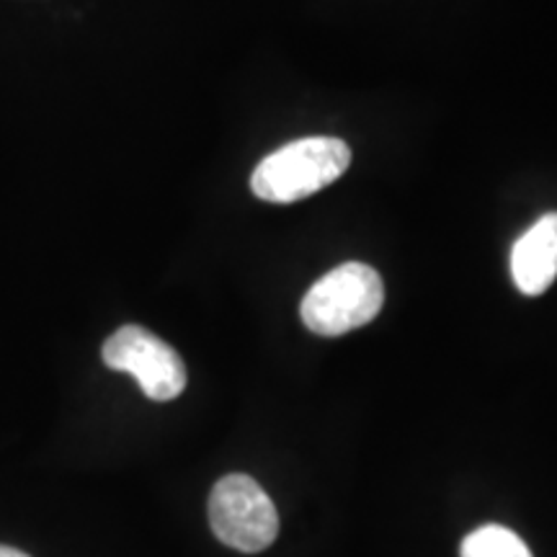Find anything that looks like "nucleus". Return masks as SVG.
Returning a JSON list of instances; mask_svg holds the SVG:
<instances>
[{
    "label": "nucleus",
    "instance_id": "1",
    "mask_svg": "<svg viewBox=\"0 0 557 557\" xmlns=\"http://www.w3.org/2000/svg\"><path fill=\"white\" fill-rule=\"evenodd\" d=\"M351 165V148L338 137H302L267 156L250 176L261 201L292 205L336 184Z\"/></svg>",
    "mask_w": 557,
    "mask_h": 557
},
{
    "label": "nucleus",
    "instance_id": "2",
    "mask_svg": "<svg viewBox=\"0 0 557 557\" xmlns=\"http://www.w3.org/2000/svg\"><path fill=\"white\" fill-rule=\"evenodd\" d=\"M385 302V287L377 271L367 263L348 261L318 278L302 299V323L318 336H344L372 323Z\"/></svg>",
    "mask_w": 557,
    "mask_h": 557
},
{
    "label": "nucleus",
    "instance_id": "3",
    "mask_svg": "<svg viewBox=\"0 0 557 557\" xmlns=\"http://www.w3.org/2000/svg\"><path fill=\"white\" fill-rule=\"evenodd\" d=\"M209 524L222 545L253 555L276 540L278 513L253 478L233 472L212 487Z\"/></svg>",
    "mask_w": 557,
    "mask_h": 557
},
{
    "label": "nucleus",
    "instance_id": "4",
    "mask_svg": "<svg viewBox=\"0 0 557 557\" xmlns=\"http://www.w3.org/2000/svg\"><path fill=\"white\" fill-rule=\"evenodd\" d=\"M103 364L127 372L156 403L178 398L186 387V364L178 351L143 325H124L101 348Z\"/></svg>",
    "mask_w": 557,
    "mask_h": 557
},
{
    "label": "nucleus",
    "instance_id": "5",
    "mask_svg": "<svg viewBox=\"0 0 557 557\" xmlns=\"http://www.w3.org/2000/svg\"><path fill=\"white\" fill-rule=\"evenodd\" d=\"M511 274L519 292L540 297L557 278V212L540 218L511 250Z\"/></svg>",
    "mask_w": 557,
    "mask_h": 557
},
{
    "label": "nucleus",
    "instance_id": "6",
    "mask_svg": "<svg viewBox=\"0 0 557 557\" xmlns=\"http://www.w3.org/2000/svg\"><path fill=\"white\" fill-rule=\"evenodd\" d=\"M462 557H532L527 542L500 524L480 527L468 534L459 549Z\"/></svg>",
    "mask_w": 557,
    "mask_h": 557
},
{
    "label": "nucleus",
    "instance_id": "7",
    "mask_svg": "<svg viewBox=\"0 0 557 557\" xmlns=\"http://www.w3.org/2000/svg\"><path fill=\"white\" fill-rule=\"evenodd\" d=\"M0 557H32V555H26L24 549H16V547H9V545H0Z\"/></svg>",
    "mask_w": 557,
    "mask_h": 557
}]
</instances>
